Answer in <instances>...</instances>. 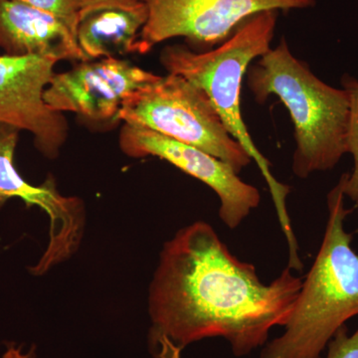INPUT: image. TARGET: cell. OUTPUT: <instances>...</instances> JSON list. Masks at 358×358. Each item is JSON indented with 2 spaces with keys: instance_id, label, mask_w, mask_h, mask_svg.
<instances>
[{
  "instance_id": "obj_12",
  "label": "cell",
  "mask_w": 358,
  "mask_h": 358,
  "mask_svg": "<svg viewBox=\"0 0 358 358\" xmlns=\"http://www.w3.org/2000/svg\"><path fill=\"white\" fill-rule=\"evenodd\" d=\"M0 48L14 57L90 61L64 22L15 0H0Z\"/></svg>"
},
{
  "instance_id": "obj_13",
  "label": "cell",
  "mask_w": 358,
  "mask_h": 358,
  "mask_svg": "<svg viewBox=\"0 0 358 358\" xmlns=\"http://www.w3.org/2000/svg\"><path fill=\"white\" fill-rule=\"evenodd\" d=\"M343 89L350 98V122L348 131V154L352 155L355 167L348 173L345 185V195L355 203L358 217V80L350 75L341 79Z\"/></svg>"
},
{
  "instance_id": "obj_16",
  "label": "cell",
  "mask_w": 358,
  "mask_h": 358,
  "mask_svg": "<svg viewBox=\"0 0 358 358\" xmlns=\"http://www.w3.org/2000/svg\"><path fill=\"white\" fill-rule=\"evenodd\" d=\"M152 353L157 358H181L180 348H176L166 338H160L152 343Z\"/></svg>"
},
{
  "instance_id": "obj_5",
  "label": "cell",
  "mask_w": 358,
  "mask_h": 358,
  "mask_svg": "<svg viewBox=\"0 0 358 358\" xmlns=\"http://www.w3.org/2000/svg\"><path fill=\"white\" fill-rule=\"evenodd\" d=\"M115 120L145 127L213 155L239 174L252 159L232 136L206 94L185 78L169 74L131 92Z\"/></svg>"
},
{
  "instance_id": "obj_3",
  "label": "cell",
  "mask_w": 358,
  "mask_h": 358,
  "mask_svg": "<svg viewBox=\"0 0 358 358\" xmlns=\"http://www.w3.org/2000/svg\"><path fill=\"white\" fill-rule=\"evenodd\" d=\"M245 78L259 103L275 96L289 110L296 148L292 169L296 178L331 171L348 154L350 98L319 79L281 42L250 65Z\"/></svg>"
},
{
  "instance_id": "obj_11",
  "label": "cell",
  "mask_w": 358,
  "mask_h": 358,
  "mask_svg": "<svg viewBox=\"0 0 358 358\" xmlns=\"http://www.w3.org/2000/svg\"><path fill=\"white\" fill-rule=\"evenodd\" d=\"M148 20L143 0H83L75 36L89 60L134 53Z\"/></svg>"
},
{
  "instance_id": "obj_2",
  "label": "cell",
  "mask_w": 358,
  "mask_h": 358,
  "mask_svg": "<svg viewBox=\"0 0 358 358\" xmlns=\"http://www.w3.org/2000/svg\"><path fill=\"white\" fill-rule=\"evenodd\" d=\"M348 173L327 194L326 231L312 268L284 334L265 345L260 358H320L331 339L346 322L358 315V255L345 219L355 209L345 207Z\"/></svg>"
},
{
  "instance_id": "obj_8",
  "label": "cell",
  "mask_w": 358,
  "mask_h": 358,
  "mask_svg": "<svg viewBox=\"0 0 358 358\" xmlns=\"http://www.w3.org/2000/svg\"><path fill=\"white\" fill-rule=\"evenodd\" d=\"M57 58L0 56V128L29 131L39 152L55 157L67 138L62 113L44 102Z\"/></svg>"
},
{
  "instance_id": "obj_15",
  "label": "cell",
  "mask_w": 358,
  "mask_h": 358,
  "mask_svg": "<svg viewBox=\"0 0 358 358\" xmlns=\"http://www.w3.org/2000/svg\"><path fill=\"white\" fill-rule=\"evenodd\" d=\"M327 358H358V327L352 334L341 327L327 345Z\"/></svg>"
},
{
  "instance_id": "obj_7",
  "label": "cell",
  "mask_w": 358,
  "mask_h": 358,
  "mask_svg": "<svg viewBox=\"0 0 358 358\" xmlns=\"http://www.w3.org/2000/svg\"><path fill=\"white\" fill-rule=\"evenodd\" d=\"M120 145L129 157H159L208 185L220 200L219 217L230 229H236L260 205L258 188L242 180L222 160L199 148L145 127L127 124L122 129Z\"/></svg>"
},
{
  "instance_id": "obj_1",
  "label": "cell",
  "mask_w": 358,
  "mask_h": 358,
  "mask_svg": "<svg viewBox=\"0 0 358 358\" xmlns=\"http://www.w3.org/2000/svg\"><path fill=\"white\" fill-rule=\"evenodd\" d=\"M301 282L287 267L264 284L210 224H189L160 252L148 294L150 343L166 338L182 350L222 338L235 357L248 355L267 343L273 327L286 326Z\"/></svg>"
},
{
  "instance_id": "obj_17",
  "label": "cell",
  "mask_w": 358,
  "mask_h": 358,
  "mask_svg": "<svg viewBox=\"0 0 358 358\" xmlns=\"http://www.w3.org/2000/svg\"><path fill=\"white\" fill-rule=\"evenodd\" d=\"M1 358H36V350L34 346L25 348L22 345L9 343Z\"/></svg>"
},
{
  "instance_id": "obj_6",
  "label": "cell",
  "mask_w": 358,
  "mask_h": 358,
  "mask_svg": "<svg viewBox=\"0 0 358 358\" xmlns=\"http://www.w3.org/2000/svg\"><path fill=\"white\" fill-rule=\"evenodd\" d=\"M148 9L138 52L145 54L157 44L185 37L207 52L232 36L244 21L267 10L310 8L315 0H143Z\"/></svg>"
},
{
  "instance_id": "obj_9",
  "label": "cell",
  "mask_w": 358,
  "mask_h": 358,
  "mask_svg": "<svg viewBox=\"0 0 358 358\" xmlns=\"http://www.w3.org/2000/svg\"><path fill=\"white\" fill-rule=\"evenodd\" d=\"M159 76L115 57L85 61L54 74L44 102L57 112H73L96 121L115 119L124 99Z\"/></svg>"
},
{
  "instance_id": "obj_14",
  "label": "cell",
  "mask_w": 358,
  "mask_h": 358,
  "mask_svg": "<svg viewBox=\"0 0 358 358\" xmlns=\"http://www.w3.org/2000/svg\"><path fill=\"white\" fill-rule=\"evenodd\" d=\"M15 1L38 9L45 13L51 14L54 17L64 22L75 35L78 13L81 8L83 0H15Z\"/></svg>"
},
{
  "instance_id": "obj_4",
  "label": "cell",
  "mask_w": 358,
  "mask_h": 358,
  "mask_svg": "<svg viewBox=\"0 0 358 358\" xmlns=\"http://www.w3.org/2000/svg\"><path fill=\"white\" fill-rule=\"evenodd\" d=\"M277 20L278 10L263 11L244 21L217 48L196 53L173 45L162 50L160 62L169 74L185 78L206 94L231 136L255 160L270 189L287 243L294 246L298 241L287 210L289 187L271 173L270 162L252 140L241 112L245 75L255 59L270 50Z\"/></svg>"
},
{
  "instance_id": "obj_10",
  "label": "cell",
  "mask_w": 358,
  "mask_h": 358,
  "mask_svg": "<svg viewBox=\"0 0 358 358\" xmlns=\"http://www.w3.org/2000/svg\"><path fill=\"white\" fill-rule=\"evenodd\" d=\"M18 131L0 128V208L9 199H20L28 207H39L50 218L48 247L38 265L31 268L34 274L41 275L69 258L79 247L83 234V207L79 199L62 196L51 181L34 186L18 173L14 166Z\"/></svg>"
}]
</instances>
